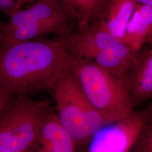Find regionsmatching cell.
Wrapping results in <instances>:
<instances>
[{
  "label": "cell",
  "mask_w": 152,
  "mask_h": 152,
  "mask_svg": "<svg viewBox=\"0 0 152 152\" xmlns=\"http://www.w3.org/2000/svg\"><path fill=\"white\" fill-rule=\"evenodd\" d=\"M62 37L35 39L0 49V110L21 95L53 91L64 69Z\"/></svg>",
  "instance_id": "6da1fadb"
},
{
  "label": "cell",
  "mask_w": 152,
  "mask_h": 152,
  "mask_svg": "<svg viewBox=\"0 0 152 152\" xmlns=\"http://www.w3.org/2000/svg\"><path fill=\"white\" fill-rule=\"evenodd\" d=\"M53 93L58 118L72 137L77 149L88 147L99 131L115 121L91 103L68 70L62 72Z\"/></svg>",
  "instance_id": "7a4b0ae2"
},
{
  "label": "cell",
  "mask_w": 152,
  "mask_h": 152,
  "mask_svg": "<svg viewBox=\"0 0 152 152\" xmlns=\"http://www.w3.org/2000/svg\"><path fill=\"white\" fill-rule=\"evenodd\" d=\"M64 69L76 77L91 103L112 120L126 118L135 110L127 87L92 60L66 51Z\"/></svg>",
  "instance_id": "3957f363"
},
{
  "label": "cell",
  "mask_w": 152,
  "mask_h": 152,
  "mask_svg": "<svg viewBox=\"0 0 152 152\" xmlns=\"http://www.w3.org/2000/svg\"><path fill=\"white\" fill-rule=\"evenodd\" d=\"M51 104L49 99L21 95L0 110V152H28L52 110Z\"/></svg>",
  "instance_id": "277c9868"
},
{
  "label": "cell",
  "mask_w": 152,
  "mask_h": 152,
  "mask_svg": "<svg viewBox=\"0 0 152 152\" xmlns=\"http://www.w3.org/2000/svg\"><path fill=\"white\" fill-rule=\"evenodd\" d=\"M152 113V100L144 108L102 128L92 137L86 152H131L142 126Z\"/></svg>",
  "instance_id": "5b68a950"
},
{
  "label": "cell",
  "mask_w": 152,
  "mask_h": 152,
  "mask_svg": "<svg viewBox=\"0 0 152 152\" xmlns=\"http://www.w3.org/2000/svg\"><path fill=\"white\" fill-rule=\"evenodd\" d=\"M61 37L67 52L89 60H92L100 51L116 46L122 42L104 29L99 22L78 24L75 30Z\"/></svg>",
  "instance_id": "8992f818"
},
{
  "label": "cell",
  "mask_w": 152,
  "mask_h": 152,
  "mask_svg": "<svg viewBox=\"0 0 152 152\" xmlns=\"http://www.w3.org/2000/svg\"><path fill=\"white\" fill-rule=\"evenodd\" d=\"M76 21L71 11L59 1L36 0L29 7L9 17L8 22L1 24L0 29H8L28 23H75Z\"/></svg>",
  "instance_id": "52a82bcc"
},
{
  "label": "cell",
  "mask_w": 152,
  "mask_h": 152,
  "mask_svg": "<svg viewBox=\"0 0 152 152\" xmlns=\"http://www.w3.org/2000/svg\"><path fill=\"white\" fill-rule=\"evenodd\" d=\"M148 49L137 55L127 77V89L134 109L152 100V39H148Z\"/></svg>",
  "instance_id": "ba28073f"
},
{
  "label": "cell",
  "mask_w": 152,
  "mask_h": 152,
  "mask_svg": "<svg viewBox=\"0 0 152 152\" xmlns=\"http://www.w3.org/2000/svg\"><path fill=\"white\" fill-rule=\"evenodd\" d=\"M74 23H39L22 24L8 29H0L1 47H7L38 39L49 34L64 37L74 31Z\"/></svg>",
  "instance_id": "9c48e42d"
},
{
  "label": "cell",
  "mask_w": 152,
  "mask_h": 152,
  "mask_svg": "<svg viewBox=\"0 0 152 152\" xmlns=\"http://www.w3.org/2000/svg\"><path fill=\"white\" fill-rule=\"evenodd\" d=\"M75 141L52 109L28 152H76Z\"/></svg>",
  "instance_id": "30bf717a"
},
{
  "label": "cell",
  "mask_w": 152,
  "mask_h": 152,
  "mask_svg": "<svg viewBox=\"0 0 152 152\" xmlns=\"http://www.w3.org/2000/svg\"><path fill=\"white\" fill-rule=\"evenodd\" d=\"M137 4L136 0H107L99 22L101 26L115 38L123 42Z\"/></svg>",
  "instance_id": "8fae6325"
},
{
  "label": "cell",
  "mask_w": 152,
  "mask_h": 152,
  "mask_svg": "<svg viewBox=\"0 0 152 152\" xmlns=\"http://www.w3.org/2000/svg\"><path fill=\"white\" fill-rule=\"evenodd\" d=\"M152 35V6L137 4L128 24L123 42L139 51Z\"/></svg>",
  "instance_id": "7c38bea8"
},
{
  "label": "cell",
  "mask_w": 152,
  "mask_h": 152,
  "mask_svg": "<svg viewBox=\"0 0 152 152\" xmlns=\"http://www.w3.org/2000/svg\"><path fill=\"white\" fill-rule=\"evenodd\" d=\"M71 11L78 24L100 22L107 0H58Z\"/></svg>",
  "instance_id": "4fadbf2b"
},
{
  "label": "cell",
  "mask_w": 152,
  "mask_h": 152,
  "mask_svg": "<svg viewBox=\"0 0 152 152\" xmlns=\"http://www.w3.org/2000/svg\"><path fill=\"white\" fill-rule=\"evenodd\" d=\"M131 152H152V113L142 126Z\"/></svg>",
  "instance_id": "5bb4252c"
},
{
  "label": "cell",
  "mask_w": 152,
  "mask_h": 152,
  "mask_svg": "<svg viewBox=\"0 0 152 152\" xmlns=\"http://www.w3.org/2000/svg\"><path fill=\"white\" fill-rule=\"evenodd\" d=\"M36 0H0V9L8 17L21 10L22 6L33 4Z\"/></svg>",
  "instance_id": "9a60e30c"
},
{
  "label": "cell",
  "mask_w": 152,
  "mask_h": 152,
  "mask_svg": "<svg viewBox=\"0 0 152 152\" xmlns=\"http://www.w3.org/2000/svg\"><path fill=\"white\" fill-rule=\"evenodd\" d=\"M137 4H146L152 6V0H136Z\"/></svg>",
  "instance_id": "2e32d148"
},
{
  "label": "cell",
  "mask_w": 152,
  "mask_h": 152,
  "mask_svg": "<svg viewBox=\"0 0 152 152\" xmlns=\"http://www.w3.org/2000/svg\"><path fill=\"white\" fill-rule=\"evenodd\" d=\"M148 39H152V35L151 36V37H149V38H148Z\"/></svg>",
  "instance_id": "e0dca14e"
},
{
  "label": "cell",
  "mask_w": 152,
  "mask_h": 152,
  "mask_svg": "<svg viewBox=\"0 0 152 152\" xmlns=\"http://www.w3.org/2000/svg\"></svg>",
  "instance_id": "ac0fdd59"
}]
</instances>
